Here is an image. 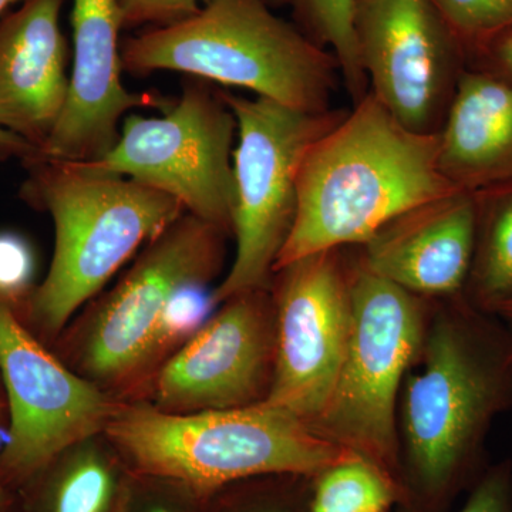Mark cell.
I'll return each instance as SVG.
<instances>
[{
    "mask_svg": "<svg viewBox=\"0 0 512 512\" xmlns=\"http://www.w3.org/2000/svg\"><path fill=\"white\" fill-rule=\"evenodd\" d=\"M458 190L441 173L439 133L402 126L373 94L303 160L298 208L274 272L345 245H365L394 218Z\"/></svg>",
    "mask_w": 512,
    "mask_h": 512,
    "instance_id": "1",
    "label": "cell"
},
{
    "mask_svg": "<svg viewBox=\"0 0 512 512\" xmlns=\"http://www.w3.org/2000/svg\"><path fill=\"white\" fill-rule=\"evenodd\" d=\"M20 198L55 225L49 272L18 319L47 348L151 239L185 214L171 195L84 163H23Z\"/></svg>",
    "mask_w": 512,
    "mask_h": 512,
    "instance_id": "2",
    "label": "cell"
},
{
    "mask_svg": "<svg viewBox=\"0 0 512 512\" xmlns=\"http://www.w3.org/2000/svg\"><path fill=\"white\" fill-rule=\"evenodd\" d=\"M106 433L134 473L173 478L207 497L248 478H315L357 457L265 403L188 414L123 403Z\"/></svg>",
    "mask_w": 512,
    "mask_h": 512,
    "instance_id": "3",
    "label": "cell"
},
{
    "mask_svg": "<svg viewBox=\"0 0 512 512\" xmlns=\"http://www.w3.org/2000/svg\"><path fill=\"white\" fill-rule=\"evenodd\" d=\"M121 62L134 76L184 73L305 111L330 110L339 70L266 0H211L181 22L127 37Z\"/></svg>",
    "mask_w": 512,
    "mask_h": 512,
    "instance_id": "4",
    "label": "cell"
},
{
    "mask_svg": "<svg viewBox=\"0 0 512 512\" xmlns=\"http://www.w3.org/2000/svg\"><path fill=\"white\" fill-rule=\"evenodd\" d=\"M424 366L404 390L409 480L440 500L470 467L512 392V342L466 318H441L424 338Z\"/></svg>",
    "mask_w": 512,
    "mask_h": 512,
    "instance_id": "5",
    "label": "cell"
},
{
    "mask_svg": "<svg viewBox=\"0 0 512 512\" xmlns=\"http://www.w3.org/2000/svg\"><path fill=\"white\" fill-rule=\"evenodd\" d=\"M228 237L185 212L141 249L113 288L74 315L50 350L123 402L128 375L158 316L184 285L211 284L220 275Z\"/></svg>",
    "mask_w": 512,
    "mask_h": 512,
    "instance_id": "6",
    "label": "cell"
},
{
    "mask_svg": "<svg viewBox=\"0 0 512 512\" xmlns=\"http://www.w3.org/2000/svg\"><path fill=\"white\" fill-rule=\"evenodd\" d=\"M220 94L237 121L238 144L232 153V235L237 247L227 276L214 289L217 305L239 293L269 288L295 221L303 160L346 114L292 109L227 90Z\"/></svg>",
    "mask_w": 512,
    "mask_h": 512,
    "instance_id": "7",
    "label": "cell"
},
{
    "mask_svg": "<svg viewBox=\"0 0 512 512\" xmlns=\"http://www.w3.org/2000/svg\"><path fill=\"white\" fill-rule=\"evenodd\" d=\"M349 289L348 348L312 429L399 481L394 410L404 373L423 346V315L414 293L363 264L349 275Z\"/></svg>",
    "mask_w": 512,
    "mask_h": 512,
    "instance_id": "8",
    "label": "cell"
},
{
    "mask_svg": "<svg viewBox=\"0 0 512 512\" xmlns=\"http://www.w3.org/2000/svg\"><path fill=\"white\" fill-rule=\"evenodd\" d=\"M235 136L237 121L220 92L194 79L163 116L128 114L109 153L84 164L171 195L232 235Z\"/></svg>",
    "mask_w": 512,
    "mask_h": 512,
    "instance_id": "9",
    "label": "cell"
},
{
    "mask_svg": "<svg viewBox=\"0 0 512 512\" xmlns=\"http://www.w3.org/2000/svg\"><path fill=\"white\" fill-rule=\"evenodd\" d=\"M0 379L9 421L0 478L13 493L64 448L106 431L123 404L64 365L2 302Z\"/></svg>",
    "mask_w": 512,
    "mask_h": 512,
    "instance_id": "10",
    "label": "cell"
},
{
    "mask_svg": "<svg viewBox=\"0 0 512 512\" xmlns=\"http://www.w3.org/2000/svg\"><path fill=\"white\" fill-rule=\"evenodd\" d=\"M336 251L278 269L269 285L276 318L275 369L262 403L311 427L335 390L352 326L349 275Z\"/></svg>",
    "mask_w": 512,
    "mask_h": 512,
    "instance_id": "11",
    "label": "cell"
},
{
    "mask_svg": "<svg viewBox=\"0 0 512 512\" xmlns=\"http://www.w3.org/2000/svg\"><path fill=\"white\" fill-rule=\"evenodd\" d=\"M369 93L414 133H439L458 79V39L427 0H357Z\"/></svg>",
    "mask_w": 512,
    "mask_h": 512,
    "instance_id": "12",
    "label": "cell"
},
{
    "mask_svg": "<svg viewBox=\"0 0 512 512\" xmlns=\"http://www.w3.org/2000/svg\"><path fill=\"white\" fill-rule=\"evenodd\" d=\"M276 318L268 289L239 293L160 370L146 400L164 413L241 409L265 402L275 369Z\"/></svg>",
    "mask_w": 512,
    "mask_h": 512,
    "instance_id": "13",
    "label": "cell"
},
{
    "mask_svg": "<svg viewBox=\"0 0 512 512\" xmlns=\"http://www.w3.org/2000/svg\"><path fill=\"white\" fill-rule=\"evenodd\" d=\"M73 66L62 114L40 157L92 163L120 136L124 117L137 109L165 111L174 100L128 92L121 82L120 0H73Z\"/></svg>",
    "mask_w": 512,
    "mask_h": 512,
    "instance_id": "14",
    "label": "cell"
},
{
    "mask_svg": "<svg viewBox=\"0 0 512 512\" xmlns=\"http://www.w3.org/2000/svg\"><path fill=\"white\" fill-rule=\"evenodd\" d=\"M67 0H23L0 19V127L42 153L69 92Z\"/></svg>",
    "mask_w": 512,
    "mask_h": 512,
    "instance_id": "15",
    "label": "cell"
},
{
    "mask_svg": "<svg viewBox=\"0 0 512 512\" xmlns=\"http://www.w3.org/2000/svg\"><path fill=\"white\" fill-rule=\"evenodd\" d=\"M477 215L470 191L426 202L379 229L365 244L362 264L414 295L457 292L470 271Z\"/></svg>",
    "mask_w": 512,
    "mask_h": 512,
    "instance_id": "16",
    "label": "cell"
},
{
    "mask_svg": "<svg viewBox=\"0 0 512 512\" xmlns=\"http://www.w3.org/2000/svg\"><path fill=\"white\" fill-rule=\"evenodd\" d=\"M441 173L458 190L512 177V82L463 73L439 130Z\"/></svg>",
    "mask_w": 512,
    "mask_h": 512,
    "instance_id": "17",
    "label": "cell"
},
{
    "mask_svg": "<svg viewBox=\"0 0 512 512\" xmlns=\"http://www.w3.org/2000/svg\"><path fill=\"white\" fill-rule=\"evenodd\" d=\"M136 473L106 431L70 444L16 493L19 512H123Z\"/></svg>",
    "mask_w": 512,
    "mask_h": 512,
    "instance_id": "18",
    "label": "cell"
},
{
    "mask_svg": "<svg viewBox=\"0 0 512 512\" xmlns=\"http://www.w3.org/2000/svg\"><path fill=\"white\" fill-rule=\"evenodd\" d=\"M191 282L178 289L148 333L124 387L123 403L144 402L160 370L181 352L217 311L214 289Z\"/></svg>",
    "mask_w": 512,
    "mask_h": 512,
    "instance_id": "19",
    "label": "cell"
},
{
    "mask_svg": "<svg viewBox=\"0 0 512 512\" xmlns=\"http://www.w3.org/2000/svg\"><path fill=\"white\" fill-rule=\"evenodd\" d=\"M308 512H387L402 485L375 464L356 457L312 478Z\"/></svg>",
    "mask_w": 512,
    "mask_h": 512,
    "instance_id": "20",
    "label": "cell"
},
{
    "mask_svg": "<svg viewBox=\"0 0 512 512\" xmlns=\"http://www.w3.org/2000/svg\"><path fill=\"white\" fill-rule=\"evenodd\" d=\"M292 6L299 29L338 60L353 106L365 99L369 83L357 49V0H285Z\"/></svg>",
    "mask_w": 512,
    "mask_h": 512,
    "instance_id": "21",
    "label": "cell"
},
{
    "mask_svg": "<svg viewBox=\"0 0 512 512\" xmlns=\"http://www.w3.org/2000/svg\"><path fill=\"white\" fill-rule=\"evenodd\" d=\"M476 292L485 308L512 298V191L497 201L485 232L476 272Z\"/></svg>",
    "mask_w": 512,
    "mask_h": 512,
    "instance_id": "22",
    "label": "cell"
},
{
    "mask_svg": "<svg viewBox=\"0 0 512 512\" xmlns=\"http://www.w3.org/2000/svg\"><path fill=\"white\" fill-rule=\"evenodd\" d=\"M306 477L262 476L229 484L207 500L205 512H308L299 484Z\"/></svg>",
    "mask_w": 512,
    "mask_h": 512,
    "instance_id": "23",
    "label": "cell"
},
{
    "mask_svg": "<svg viewBox=\"0 0 512 512\" xmlns=\"http://www.w3.org/2000/svg\"><path fill=\"white\" fill-rule=\"evenodd\" d=\"M458 42L500 36L512 28V0H427Z\"/></svg>",
    "mask_w": 512,
    "mask_h": 512,
    "instance_id": "24",
    "label": "cell"
},
{
    "mask_svg": "<svg viewBox=\"0 0 512 512\" xmlns=\"http://www.w3.org/2000/svg\"><path fill=\"white\" fill-rule=\"evenodd\" d=\"M36 258L32 245L15 232H0V302L16 316L35 291Z\"/></svg>",
    "mask_w": 512,
    "mask_h": 512,
    "instance_id": "25",
    "label": "cell"
},
{
    "mask_svg": "<svg viewBox=\"0 0 512 512\" xmlns=\"http://www.w3.org/2000/svg\"><path fill=\"white\" fill-rule=\"evenodd\" d=\"M208 497L173 478L136 473L123 512H205Z\"/></svg>",
    "mask_w": 512,
    "mask_h": 512,
    "instance_id": "26",
    "label": "cell"
},
{
    "mask_svg": "<svg viewBox=\"0 0 512 512\" xmlns=\"http://www.w3.org/2000/svg\"><path fill=\"white\" fill-rule=\"evenodd\" d=\"M211 0H120L124 29L163 28L190 18Z\"/></svg>",
    "mask_w": 512,
    "mask_h": 512,
    "instance_id": "27",
    "label": "cell"
},
{
    "mask_svg": "<svg viewBox=\"0 0 512 512\" xmlns=\"http://www.w3.org/2000/svg\"><path fill=\"white\" fill-rule=\"evenodd\" d=\"M458 512H512L511 467L501 464L488 471Z\"/></svg>",
    "mask_w": 512,
    "mask_h": 512,
    "instance_id": "28",
    "label": "cell"
},
{
    "mask_svg": "<svg viewBox=\"0 0 512 512\" xmlns=\"http://www.w3.org/2000/svg\"><path fill=\"white\" fill-rule=\"evenodd\" d=\"M37 156H39V151L29 143L0 127V158L16 157L22 160V163H26Z\"/></svg>",
    "mask_w": 512,
    "mask_h": 512,
    "instance_id": "29",
    "label": "cell"
},
{
    "mask_svg": "<svg viewBox=\"0 0 512 512\" xmlns=\"http://www.w3.org/2000/svg\"><path fill=\"white\" fill-rule=\"evenodd\" d=\"M3 421H8V402H6L5 389L0 379V433H2ZM0 512H19L18 495L3 484L2 478H0Z\"/></svg>",
    "mask_w": 512,
    "mask_h": 512,
    "instance_id": "30",
    "label": "cell"
},
{
    "mask_svg": "<svg viewBox=\"0 0 512 512\" xmlns=\"http://www.w3.org/2000/svg\"><path fill=\"white\" fill-rule=\"evenodd\" d=\"M494 56L498 66L512 82V28L495 37Z\"/></svg>",
    "mask_w": 512,
    "mask_h": 512,
    "instance_id": "31",
    "label": "cell"
},
{
    "mask_svg": "<svg viewBox=\"0 0 512 512\" xmlns=\"http://www.w3.org/2000/svg\"><path fill=\"white\" fill-rule=\"evenodd\" d=\"M494 311H497L501 316H504L505 319L512 322V298L507 299V301H504L503 303H500V305H498Z\"/></svg>",
    "mask_w": 512,
    "mask_h": 512,
    "instance_id": "32",
    "label": "cell"
},
{
    "mask_svg": "<svg viewBox=\"0 0 512 512\" xmlns=\"http://www.w3.org/2000/svg\"><path fill=\"white\" fill-rule=\"evenodd\" d=\"M23 2V0H0V19L6 15V10L10 8V6L15 5V3Z\"/></svg>",
    "mask_w": 512,
    "mask_h": 512,
    "instance_id": "33",
    "label": "cell"
},
{
    "mask_svg": "<svg viewBox=\"0 0 512 512\" xmlns=\"http://www.w3.org/2000/svg\"><path fill=\"white\" fill-rule=\"evenodd\" d=\"M266 2L269 3V5H282V3H285V0H266Z\"/></svg>",
    "mask_w": 512,
    "mask_h": 512,
    "instance_id": "34",
    "label": "cell"
}]
</instances>
